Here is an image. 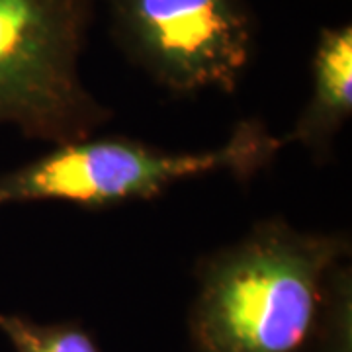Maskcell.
<instances>
[{"label":"cell","instance_id":"cell-5","mask_svg":"<svg viewBox=\"0 0 352 352\" xmlns=\"http://www.w3.org/2000/svg\"><path fill=\"white\" fill-rule=\"evenodd\" d=\"M352 113V25L319 30L311 55V92L286 143H298L315 159H327Z\"/></svg>","mask_w":352,"mask_h":352},{"label":"cell","instance_id":"cell-6","mask_svg":"<svg viewBox=\"0 0 352 352\" xmlns=\"http://www.w3.org/2000/svg\"><path fill=\"white\" fill-rule=\"evenodd\" d=\"M0 331L16 352H100L78 321L38 323L24 315L0 311Z\"/></svg>","mask_w":352,"mask_h":352},{"label":"cell","instance_id":"cell-3","mask_svg":"<svg viewBox=\"0 0 352 352\" xmlns=\"http://www.w3.org/2000/svg\"><path fill=\"white\" fill-rule=\"evenodd\" d=\"M92 16L94 0H0V126L59 145L112 118L80 75Z\"/></svg>","mask_w":352,"mask_h":352},{"label":"cell","instance_id":"cell-1","mask_svg":"<svg viewBox=\"0 0 352 352\" xmlns=\"http://www.w3.org/2000/svg\"><path fill=\"white\" fill-rule=\"evenodd\" d=\"M351 252L344 233L256 221L196 264L192 352H309Z\"/></svg>","mask_w":352,"mask_h":352},{"label":"cell","instance_id":"cell-7","mask_svg":"<svg viewBox=\"0 0 352 352\" xmlns=\"http://www.w3.org/2000/svg\"><path fill=\"white\" fill-rule=\"evenodd\" d=\"M309 352H352V268L340 274L325 321Z\"/></svg>","mask_w":352,"mask_h":352},{"label":"cell","instance_id":"cell-4","mask_svg":"<svg viewBox=\"0 0 352 352\" xmlns=\"http://www.w3.org/2000/svg\"><path fill=\"white\" fill-rule=\"evenodd\" d=\"M127 61L173 96L233 94L256 50L247 0H106Z\"/></svg>","mask_w":352,"mask_h":352},{"label":"cell","instance_id":"cell-2","mask_svg":"<svg viewBox=\"0 0 352 352\" xmlns=\"http://www.w3.org/2000/svg\"><path fill=\"white\" fill-rule=\"evenodd\" d=\"M284 139L266 122H237L221 145L168 151L120 135L75 139L41 157L0 173V210L22 204L61 201L87 210L149 201L190 178L229 175L249 180L270 166Z\"/></svg>","mask_w":352,"mask_h":352}]
</instances>
